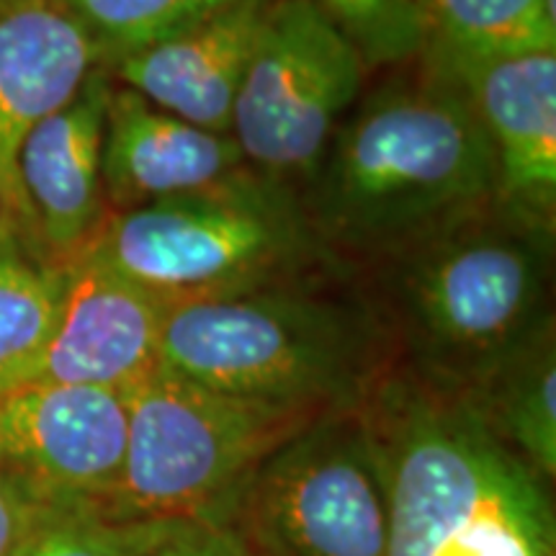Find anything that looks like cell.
Returning <instances> with one entry per match:
<instances>
[{
	"instance_id": "obj_1",
	"label": "cell",
	"mask_w": 556,
	"mask_h": 556,
	"mask_svg": "<svg viewBox=\"0 0 556 556\" xmlns=\"http://www.w3.org/2000/svg\"><path fill=\"white\" fill-rule=\"evenodd\" d=\"M299 199L340 274L371 270L497 204L495 152L462 86L417 60L351 109Z\"/></svg>"
},
{
	"instance_id": "obj_2",
	"label": "cell",
	"mask_w": 556,
	"mask_h": 556,
	"mask_svg": "<svg viewBox=\"0 0 556 556\" xmlns=\"http://www.w3.org/2000/svg\"><path fill=\"white\" fill-rule=\"evenodd\" d=\"M358 413L387 482V556H556L546 482L458 394L392 366Z\"/></svg>"
},
{
	"instance_id": "obj_3",
	"label": "cell",
	"mask_w": 556,
	"mask_h": 556,
	"mask_svg": "<svg viewBox=\"0 0 556 556\" xmlns=\"http://www.w3.org/2000/svg\"><path fill=\"white\" fill-rule=\"evenodd\" d=\"M552 248V227L497 201L368 270L407 371L462 394L554 325Z\"/></svg>"
},
{
	"instance_id": "obj_4",
	"label": "cell",
	"mask_w": 556,
	"mask_h": 556,
	"mask_svg": "<svg viewBox=\"0 0 556 556\" xmlns=\"http://www.w3.org/2000/svg\"><path fill=\"white\" fill-rule=\"evenodd\" d=\"M317 281L178 304L165 323L160 366L263 405L319 415L358 409L392 368V338L371 302Z\"/></svg>"
},
{
	"instance_id": "obj_5",
	"label": "cell",
	"mask_w": 556,
	"mask_h": 556,
	"mask_svg": "<svg viewBox=\"0 0 556 556\" xmlns=\"http://www.w3.org/2000/svg\"><path fill=\"white\" fill-rule=\"evenodd\" d=\"M86 250L170 307L340 276L299 193L253 168L191 197L109 214Z\"/></svg>"
},
{
	"instance_id": "obj_6",
	"label": "cell",
	"mask_w": 556,
	"mask_h": 556,
	"mask_svg": "<svg viewBox=\"0 0 556 556\" xmlns=\"http://www.w3.org/2000/svg\"><path fill=\"white\" fill-rule=\"evenodd\" d=\"M127 451L103 503L122 520L219 523L253 469L319 413L214 392L157 366L124 392ZM325 415V413H323Z\"/></svg>"
},
{
	"instance_id": "obj_7",
	"label": "cell",
	"mask_w": 556,
	"mask_h": 556,
	"mask_svg": "<svg viewBox=\"0 0 556 556\" xmlns=\"http://www.w3.org/2000/svg\"><path fill=\"white\" fill-rule=\"evenodd\" d=\"M222 526L248 556H387V482L358 409L319 415L270 451Z\"/></svg>"
},
{
	"instance_id": "obj_8",
	"label": "cell",
	"mask_w": 556,
	"mask_h": 556,
	"mask_svg": "<svg viewBox=\"0 0 556 556\" xmlns=\"http://www.w3.org/2000/svg\"><path fill=\"white\" fill-rule=\"evenodd\" d=\"M366 70L312 0H270L229 131L250 168L296 193L307 189L358 103Z\"/></svg>"
},
{
	"instance_id": "obj_9",
	"label": "cell",
	"mask_w": 556,
	"mask_h": 556,
	"mask_svg": "<svg viewBox=\"0 0 556 556\" xmlns=\"http://www.w3.org/2000/svg\"><path fill=\"white\" fill-rule=\"evenodd\" d=\"M127 451L122 392L83 384H34L0 394V454L58 497L106 503Z\"/></svg>"
},
{
	"instance_id": "obj_10",
	"label": "cell",
	"mask_w": 556,
	"mask_h": 556,
	"mask_svg": "<svg viewBox=\"0 0 556 556\" xmlns=\"http://www.w3.org/2000/svg\"><path fill=\"white\" fill-rule=\"evenodd\" d=\"M170 304L99 255L65 263V294L34 381L127 392L160 366ZM31 381V384H34Z\"/></svg>"
},
{
	"instance_id": "obj_11",
	"label": "cell",
	"mask_w": 556,
	"mask_h": 556,
	"mask_svg": "<svg viewBox=\"0 0 556 556\" xmlns=\"http://www.w3.org/2000/svg\"><path fill=\"white\" fill-rule=\"evenodd\" d=\"M417 60L462 86L497 163V201L554 229L556 52Z\"/></svg>"
},
{
	"instance_id": "obj_12",
	"label": "cell",
	"mask_w": 556,
	"mask_h": 556,
	"mask_svg": "<svg viewBox=\"0 0 556 556\" xmlns=\"http://www.w3.org/2000/svg\"><path fill=\"white\" fill-rule=\"evenodd\" d=\"M111 88L109 67H96L65 106L29 131L16 157L26 235L62 266L109 219L101 163Z\"/></svg>"
},
{
	"instance_id": "obj_13",
	"label": "cell",
	"mask_w": 556,
	"mask_h": 556,
	"mask_svg": "<svg viewBox=\"0 0 556 556\" xmlns=\"http://www.w3.org/2000/svg\"><path fill=\"white\" fill-rule=\"evenodd\" d=\"M101 65L99 45L58 0L0 3V197L24 235L16 184L21 144Z\"/></svg>"
},
{
	"instance_id": "obj_14",
	"label": "cell",
	"mask_w": 556,
	"mask_h": 556,
	"mask_svg": "<svg viewBox=\"0 0 556 556\" xmlns=\"http://www.w3.org/2000/svg\"><path fill=\"white\" fill-rule=\"evenodd\" d=\"M248 168L232 135L178 119L114 80L101 163L109 214L191 197Z\"/></svg>"
},
{
	"instance_id": "obj_15",
	"label": "cell",
	"mask_w": 556,
	"mask_h": 556,
	"mask_svg": "<svg viewBox=\"0 0 556 556\" xmlns=\"http://www.w3.org/2000/svg\"><path fill=\"white\" fill-rule=\"evenodd\" d=\"M268 3L242 0L178 37L114 62L111 78L178 119L229 135Z\"/></svg>"
},
{
	"instance_id": "obj_16",
	"label": "cell",
	"mask_w": 556,
	"mask_h": 556,
	"mask_svg": "<svg viewBox=\"0 0 556 556\" xmlns=\"http://www.w3.org/2000/svg\"><path fill=\"white\" fill-rule=\"evenodd\" d=\"M533 475L556 477L554 325L458 394Z\"/></svg>"
},
{
	"instance_id": "obj_17",
	"label": "cell",
	"mask_w": 556,
	"mask_h": 556,
	"mask_svg": "<svg viewBox=\"0 0 556 556\" xmlns=\"http://www.w3.org/2000/svg\"><path fill=\"white\" fill-rule=\"evenodd\" d=\"M65 266L0 222V394L31 384L62 307Z\"/></svg>"
},
{
	"instance_id": "obj_18",
	"label": "cell",
	"mask_w": 556,
	"mask_h": 556,
	"mask_svg": "<svg viewBox=\"0 0 556 556\" xmlns=\"http://www.w3.org/2000/svg\"><path fill=\"white\" fill-rule=\"evenodd\" d=\"M426 45L438 58L556 52L554 0H422Z\"/></svg>"
},
{
	"instance_id": "obj_19",
	"label": "cell",
	"mask_w": 556,
	"mask_h": 556,
	"mask_svg": "<svg viewBox=\"0 0 556 556\" xmlns=\"http://www.w3.org/2000/svg\"><path fill=\"white\" fill-rule=\"evenodd\" d=\"M99 45L103 65H114L160 41L204 24L242 0H58Z\"/></svg>"
},
{
	"instance_id": "obj_20",
	"label": "cell",
	"mask_w": 556,
	"mask_h": 556,
	"mask_svg": "<svg viewBox=\"0 0 556 556\" xmlns=\"http://www.w3.org/2000/svg\"><path fill=\"white\" fill-rule=\"evenodd\" d=\"M184 520H122L93 500L62 497L18 556H144Z\"/></svg>"
},
{
	"instance_id": "obj_21",
	"label": "cell",
	"mask_w": 556,
	"mask_h": 556,
	"mask_svg": "<svg viewBox=\"0 0 556 556\" xmlns=\"http://www.w3.org/2000/svg\"><path fill=\"white\" fill-rule=\"evenodd\" d=\"M348 41L366 67H392L417 60L426 45L422 0H312Z\"/></svg>"
},
{
	"instance_id": "obj_22",
	"label": "cell",
	"mask_w": 556,
	"mask_h": 556,
	"mask_svg": "<svg viewBox=\"0 0 556 556\" xmlns=\"http://www.w3.org/2000/svg\"><path fill=\"white\" fill-rule=\"evenodd\" d=\"M58 500L24 471L0 469V556H18Z\"/></svg>"
},
{
	"instance_id": "obj_23",
	"label": "cell",
	"mask_w": 556,
	"mask_h": 556,
	"mask_svg": "<svg viewBox=\"0 0 556 556\" xmlns=\"http://www.w3.org/2000/svg\"><path fill=\"white\" fill-rule=\"evenodd\" d=\"M144 556H248L227 526L184 520Z\"/></svg>"
},
{
	"instance_id": "obj_24",
	"label": "cell",
	"mask_w": 556,
	"mask_h": 556,
	"mask_svg": "<svg viewBox=\"0 0 556 556\" xmlns=\"http://www.w3.org/2000/svg\"><path fill=\"white\" fill-rule=\"evenodd\" d=\"M9 217V212H5V204H3V197H0V222Z\"/></svg>"
},
{
	"instance_id": "obj_25",
	"label": "cell",
	"mask_w": 556,
	"mask_h": 556,
	"mask_svg": "<svg viewBox=\"0 0 556 556\" xmlns=\"http://www.w3.org/2000/svg\"><path fill=\"white\" fill-rule=\"evenodd\" d=\"M0 3H24V0H0Z\"/></svg>"
},
{
	"instance_id": "obj_26",
	"label": "cell",
	"mask_w": 556,
	"mask_h": 556,
	"mask_svg": "<svg viewBox=\"0 0 556 556\" xmlns=\"http://www.w3.org/2000/svg\"><path fill=\"white\" fill-rule=\"evenodd\" d=\"M5 467V462H3V454H0V469H3Z\"/></svg>"
}]
</instances>
